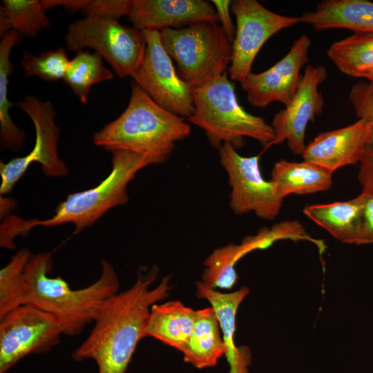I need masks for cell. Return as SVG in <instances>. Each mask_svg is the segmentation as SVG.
Returning <instances> with one entry per match:
<instances>
[{
	"instance_id": "obj_1",
	"label": "cell",
	"mask_w": 373,
	"mask_h": 373,
	"mask_svg": "<svg viewBox=\"0 0 373 373\" xmlns=\"http://www.w3.org/2000/svg\"><path fill=\"white\" fill-rule=\"evenodd\" d=\"M159 268L139 271L134 284L103 305L87 338L73 352L76 361L92 359L98 373H126L139 341L144 337L151 307L169 296L171 276L155 287Z\"/></svg>"
},
{
	"instance_id": "obj_2",
	"label": "cell",
	"mask_w": 373,
	"mask_h": 373,
	"mask_svg": "<svg viewBox=\"0 0 373 373\" xmlns=\"http://www.w3.org/2000/svg\"><path fill=\"white\" fill-rule=\"evenodd\" d=\"M110 173L93 188L70 193L56 207L54 215L48 219L23 220L16 216L6 219L1 225V247L15 248V239L26 236L36 227H52L71 223L75 233L93 225L111 209L128 202L127 186L138 171L151 165L160 164L151 157L127 151H113Z\"/></svg>"
},
{
	"instance_id": "obj_3",
	"label": "cell",
	"mask_w": 373,
	"mask_h": 373,
	"mask_svg": "<svg viewBox=\"0 0 373 373\" xmlns=\"http://www.w3.org/2000/svg\"><path fill=\"white\" fill-rule=\"evenodd\" d=\"M101 266L97 280L73 289L62 278L48 276L53 267L51 253L32 255L25 271V304L54 315L64 335H78L94 321L106 300L119 292V281L113 266L105 260Z\"/></svg>"
},
{
	"instance_id": "obj_4",
	"label": "cell",
	"mask_w": 373,
	"mask_h": 373,
	"mask_svg": "<svg viewBox=\"0 0 373 373\" xmlns=\"http://www.w3.org/2000/svg\"><path fill=\"white\" fill-rule=\"evenodd\" d=\"M190 133L184 118L160 106L133 82L126 109L94 134L93 142L106 151H131L162 163Z\"/></svg>"
},
{
	"instance_id": "obj_5",
	"label": "cell",
	"mask_w": 373,
	"mask_h": 373,
	"mask_svg": "<svg viewBox=\"0 0 373 373\" xmlns=\"http://www.w3.org/2000/svg\"><path fill=\"white\" fill-rule=\"evenodd\" d=\"M191 94L195 110L187 119L204 131L214 149L227 143L240 149L245 146L246 137L267 148L274 140L271 124L247 112L239 104L227 72L204 84L191 87Z\"/></svg>"
},
{
	"instance_id": "obj_6",
	"label": "cell",
	"mask_w": 373,
	"mask_h": 373,
	"mask_svg": "<svg viewBox=\"0 0 373 373\" xmlns=\"http://www.w3.org/2000/svg\"><path fill=\"white\" fill-rule=\"evenodd\" d=\"M162 44L176 63L182 81L191 87L204 84L226 73L232 44L218 23L202 21L160 31Z\"/></svg>"
},
{
	"instance_id": "obj_7",
	"label": "cell",
	"mask_w": 373,
	"mask_h": 373,
	"mask_svg": "<svg viewBox=\"0 0 373 373\" xmlns=\"http://www.w3.org/2000/svg\"><path fill=\"white\" fill-rule=\"evenodd\" d=\"M65 41L72 51L79 52L85 47L94 49L120 78L131 77L135 72L146 46L143 31L117 20L96 17H86L70 23Z\"/></svg>"
},
{
	"instance_id": "obj_8",
	"label": "cell",
	"mask_w": 373,
	"mask_h": 373,
	"mask_svg": "<svg viewBox=\"0 0 373 373\" xmlns=\"http://www.w3.org/2000/svg\"><path fill=\"white\" fill-rule=\"evenodd\" d=\"M63 331L52 314L29 304L0 317V373H7L24 357L49 352Z\"/></svg>"
},
{
	"instance_id": "obj_9",
	"label": "cell",
	"mask_w": 373,
	"mask_h": 373,
	"mask_svg": "<svg viewBox=\"0 0 373 373\" xmlns=\"http://www.w3.org/2000/svg\"><path fill=\"white\" fill-rule=\"evenodd\" d=\"M16 105L32 122L35 142L27 155L13 158L6 163L1 161V195L10 193L33 162L40 164L47 176L61 177L68 173V168L58 154L59 128L55 122L57 113L52 102L26 96Z\"/></svg>"
},
{
	"instance_id": "obj_10",
	"label": "cell",
	"mask_w": 373,
	"mask_h": 373,
	"mask_svg": "<svg viewBox=\"0 0 373 373\" xmlns=\"http://www.w3.org/2000/svg\"><path fill=\"white\" fill-rule=\"evenodd\" d=\"M218 150L231 189L229 206L232 211L238 215L254 212L261 219L274 220L282 208L283 200L276 193L272 182L262 177L260 155H240L227 143Z\"/></svg>"
},
{
	"instance_id": "obj_11",
	"label": "cell",
	"mask_w": 373,
	"mask_h": 373,
	"mask_svg": "<svg viewBox=\"0 0 373 373\" xmlns=\"http://www.w3.org/2000/svg\"><path fill=\"white\" fill-rule=\"evenodd\" d=\"M143 32L145 53L131 77L160 106L184 119L189 118L195 110L191 87L179 77L162 44L160 31Z\"/></svg>"
},
{
	"instance_id": "obj_12",
	"label": "cell",
	"mask_w": 373,
	"mask_h": 373,
	"mask_svg": "<svg viewBox=\"0 0 373 373\" xmlns=\"http://www.w3.org/2000/svg\"><path fill=\"white\" fill-rule=\"evenodd\" d=\"M231 11L236 28L229 73L231 80L241 84L265 43L283 29L300 23V19L274 12L256 0L231 1Z\"/></svg>"
},
{
	"instance_id": "obj_13",
	"label": "cell",
	"mask_w": 373,
	"mask_h": 373,
	"mask_svg": "<svg viewBox=\"0 0 373 373\" xmlns=\"http://www.w3.org/2000/svg\"><path fill=\"white\" fill-rule=\"evenodd\" d=\"M327 77L323 66H307L293 99L274 116L271 126L274 138L268 147L286 141L292 153L302 155L307 126L323 109L325 101L318 86Z\"/></svg>"
},
{
	"instance_id": "obj_14",
	"label": "cell",
	"mask_w": 373,
	"mask_h": 373,
	"mask_svg": "<svg viewBox=\"0 0 373 373\" xmlns=\"http://www.w3.org/2000/svg\"><path fill=\"white\" fill-rule=\"evenodd\" d=\"M311 43L307 35H302L294 41L287 54L271 67L260 73L251 72L240 84L248 102L259 108L273 102L287 106L298 89L300 70L309 61Z\"/></svg>"
},
{
	"instance_id": "obj_15",
	"label": "cell",
	"mask_w": 373,
	"mask_h": 373,
	"mask_svg": "<svg viewBox=\"0 0 373 373\" xmlns=\"http://www.w3.org/2000/svg\"><path fill=\"white\" fill-rule=\"evenodd\" d=\"M371 136V123L358 119L345 127L319 134L305 146L302 156L304 160L334 173L360 162Z\"/></svg>"
},
{
	"instance_id": "obj_16",
	"label": "cell",
	"mask_w": 373,
	"mask_h": 373,
	"mask_svg": "<svg viewBox=\"0 0 373 373\" xmlns=\"http://www.w3.org/2000/svg\"><path fill=\"white\" fill-rule=\"evenodd\" d=\"M128 17L133 27L141 31L219 21L212 3L204 0H131Z\"/></svg>"
},
{
	"instance_id": "obj_17",
	"label": "cell",
	"mask_w": 373,
	"mask_h": 373,
	"mask_svg": "<svg viewBox=\"0 0 373 373\" xmlns=\"http://www.w3.org/2000/svg\"><path fill=\"white\" fill-rule=\"evenodd\" d=\"M249 289L244 286L237 291L221 293L207 286L202 281L196 282V295L206 299L214 309L219 321L223 341L226 345V357L229 363V373H249L251 352L247 347H237L234 343L236 318L238 308Z\"/></svg>"
},
{
	"instance_id": "obj_18",
	"label": "cell",
	"mask_w": 373,
	"mask_h": 373,
	"mask_svg": "<svg viewBox=\"0 0 373 373\" xmlns=\"http://www.w3.org/2000/svg\"><path fill=\"white\" fill-rule=\"evenodd\" d=\"M300 23L322 31L345 28L354 32H373V2L366 0H325L314 11L303 13Z\"/></svg>"
},
{
	"instance_id": "obj_19",
	"label": "cell",
	"mask_w": 373,
	"mask_h": 373,
	"mask_svg": "<svg viewBox=\"0 0 373 373\" xmlns=\"http://www.w3.org/2000/svg\"><path fill=\"white\" fill-rule=\"evenodd\" d=\"M196 311L180 301L154 304L150 312L144 337H153L182 352L192 334Z\"/></svg>"
},
{
	"instance_id": "obj_20",
	"label": "cell",
	"mask_w": 373,
	"mask_h": 373,
	"mask_svg": "<svg viewBox=\"0 0 373 373\" xmlns=\"http://www.w3.org/2000/svg\"><path fill=\"white\" fill-rule=\"evenodd\" d=\"M363 198L306 206L304 214L343 243L360 245Z\"/></svg>"
},
{
	"instance_id": "obj_21",
	"label": "cell",
	"mask_w": 373,
	"mask_h": 373,
	"mask_svg": "<svg viewBox=\"0 0 373 373\" xmlns=\"http://www.w3.org/2000/svg\"><path fill=\"white\" fill-rule=\"evenodd\" d=\"M182 352L184 361L198 369L213 367L225 356L226 345L211 307L196 310L192 334Z\"/></svg>"
},
{
	"instance_id": "obj_22",
	"label": "cell",
	"mask_w": 373,
	"mask_h": 373,
	"mask_svg": "<svg viewBox=\"0 0 373 373\" xmlns=\"http://www.w3.org/2000/svg\"><path fill=\"white\" fill-rule=\"evenodd\" d=\"M329 170L310 162H276L269 180L283 200L289 194H309L328 190L332 184Z\"/></svg>"
},
{
	"instance_id": "obj_23",
	"label": "cell",
	"mask_w": 373,
	"mask_h": 373,
	"mask_svg": "<svg viewBox=\"0 0 373 373\" xmlns=\"http://www.w3.org/2000/svg\"><path fill=\"white\" fill-rule=\"evenodd\" d=\"M326 55L343 74L367 79L373 72V32H354L333 43Z\"/></svg>"
},
{
	"instance_id": "obj_24",
	"label": "cell",
	"mask_w": 373,
	"mask_h": 373,
	"mask_svg": "<svg viewBox=\"0 0 373 373\" xmlns=\"http://www.w3.org/2000/svg\"><path fill=\"white\" fill-rule=\"evenodd\" d=\"M19 35L12 30L1 36L0 41V135L1 146L10 150L20 149L26 137L25 133L12 121L9 111L14 104L8 97L9 76L13 68L10 55Z\"/></svg>"
},
{
	"instance_id": "obj_25",
	"label": "cell",
	"mask_w": 373,
	"mask_h": 373,
	"mask_svg": "<svg viewBox=\"0 0 373 373\" xmlns=\"http://www.w3.org/2000/svg\"><path fill=\"white\" fill-rule=\"evenodd\" d=\"M102 59L97 52L82 50L70 61L64 81L83 104H87L88 95L94 84L114 77L104 66Z\"/></svg>"
},
{
	"instance_id": "obj_26",
	"label": "cell",
	"mask_w": 373,
	"mask_h": 373,
	"mask_svg": "<svg viewBox=\"0 0 373 373\" xmlns=\"http://www.w3.org/2000/svg\"><path fill=\"white\" fill-rule=\"evenodd\" d=\"M251 251L245 239L240 245L229 243L215 249L204 262L201 281L211 289H231L238 280L236 263Z\"/></svg>"
},
{
	"instance_id": "obj_27",
	"label": "cell",
	"mask_w": 373,
	"mask_h": 373,
	"mask_svg": "<svg viewBox=\"0 0 373 373\" xmlns=\"http://www.w3.org/2000/svg\"><path fill=\"white\" fill-rule=\"evenodd\" d=\"M32 256L29 249H21L0 270V317L25 305V271Z\"/></svg>"
},
{
	"instance_id": "obj_28",
	"label": "cell",
	"mask_w": 373,
	"mask_h": 373,
	"mask_svg": "<svg viewBox=\"0 0 373 373\" xmlns=\"http://www.w3.org/2000/svg\"><path fill=\"white\" fill-rule=\"evenodd\" d=\"M0 10L8 17L12 30L26 37H35L50 25L41 1L3 0Z\"/></svg>"
},
{
	"instance_id": "obj_29",
	"label": "cell",
	"mask_w": 373,
	"mask_h": 373,
	"mask_svg": "<svg viewBox=\"0 0 373 373\" xmlns=\"http://www.w3.org/2000/svg\"><path fill=\"white\" fill-rule=\"evenodd\" d=\"M70 61L65 49L59 48L39 55L25 50L21 62L25 76H36L46 82H52L64 79Z\"/></svg>"
},
{
	"instance_id": "obj_30",
	"label": "cell",
	"mask_w": 373,
	"mask_h": 373,
	"mask_svg": "<svg viewBox=\"0 0 373 373\" xmlns=\"http://www.w3.org/2000/svg\"><path fill=\"white\" fill-rule=\"evenodd\" d=\"M348 98L356 115L372 124V136L368 147L373 150V82L356 83L352 87Z\"/></svg>"
},
{
	"instance_id": "obj_31",
	"label": "cell",
	"mask_w": 373,
	"mask_h": 373,
	"mask_svg": "<svg viewBox=\"0 0 373 373\" xmlns=\"http://www.w3.org/2000/svg\"><path fill=\"white\" fill-rule=\"evenodd\" d=\"M131 0H82L80 10L86 17L117 20L128 16Z\"/></svg>"
},
{
	"instance_id": "obj_32",
	"label": "cell",
	"mask_w": 373,
	"mask_h": 373,
	"mask_svg": "<svg viewBox=\"0 0 373 373\" xmlns=\"http://www.w3.org/2000/svg\"><path fill=\"white\" fill-rule=\"evenodd\" d=\"M361 231L360 245L373 242V189L363 188Z\"/></svg>"
},
{
	"instance_id": "obj_33",
	"label": "cell",
	"mask_w": 373,
	"mask_h": 373,
	"mask_svg": "<svg viewBox=\"0 0 373 373\" xmlns=\"http://www.w3.org/2000/svg\"><path fill=\"white\" fill-rule=\"evenodd\" d=\"M211 3L216 11L218 22L220 23L222 30L232 44L236 35V27L230 15L231 1L212 0Z\"/></svg>"
},
{
	"instance_id": "obj_34",
	"label": "cell",
	"mask_w": 373,
	"mask_h": 373,
	"mask_svg": "<svg viewBox=\"0 0 373 373\" xmlns=\"http://www.w3.org/2000/svg\"><path fill=\"white\" fill-rule=\"evenodd\" d=\"M359 163V182L363 188L373 189V150L367 146Z\"/></svg>"
},
{
	"instance_id": "obj_35",
	"label": "cell",
	"mask_w": 373,
	"mask_h": 373,
	"mask_svg": "<svg viewBox=\"0 0 373 373\" xmlns=\"http://www.w3.org/2000/svg\"><path fill=\"white\" fill-rule=\"evenodd\" d=\"M367 79H369L370 82H373V72H372L369 76L367 77Z\"/></svg>"
}]
</instances>
